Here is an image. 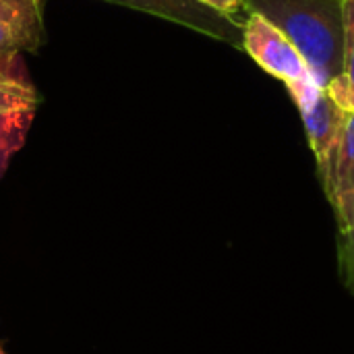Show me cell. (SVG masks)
Returning a JSON list of instances; mask_svg holds the SVG:
<instances>
[{"instance_id": "6da1fadb", "label": "cell", "mask_w": 354, "mask_h": 354, "mask_svg": "<svg viewBox=\"0 0 354 354\" xmlns=\"http://www.w3.org/2000/svg\"><path fill=\"white\" fill-rule=\"evenodd\" d=\"M243 12L274 23L303 54L322 87H330L344 66L342 0H245Z\"/></svg>"}, {"instance_id": "7a4b0ae2", "label": "cell", "mask_w": 354, "mask_h": 354, "mask_svg": "<svg viewBox=\"0 0 354 354\" xmlns=\"http://www.w3.org/2000/svg\"><path fill=\"white\" fill-rule=\"evenodd\" d=\"M292 102L297 104L303 124L307 129L309 145L317 162L319 178L326 174L342 127L348 112L332 97L328 87H322L315 77L286 85Z\"/></svg>"}, {"instance_id": "9c48e42d", "label": "cell", "mask_w": 354, "mask_h": 354, "mask_svg": "<svg viewBox=\"0 0 354 354\" xmlns=\"http://www.w3.org/2000/svg\"><path fill=\"white\" fill-rule=\"evenodd\" d=\"M338 272L346 290L354 297V224L346 230H338L336 239Z\"/></svg>"}, {"instance_id": "ba28073f", "label": "cell", "mask_w": 354, "mask_h": 354, "mask_svg": "<svg viewBox=\"0 0 354 354\" xmlns=\"http://www.w3.org/2000/svg\"><path fill=\"white\" fill-rule=\"evenodd\" d=\"M344 15V66L340 79H336L328 91L346 110H354V0H342Z\"/></svg>"}, {"instance_id": "3957f363", "label": "cell", "mask_w": 354, "mask_h": 354, "mask_svg": "<svg viewBox=\"0 0 354 354\" xmlns=\"http://www.w3.org/2000/svg\"><path fill=\"white\" fill-rule=\"evenodd\" d=\"M243 50L284 85L315 77L297 46L257 12H247V19L243 21Z\"/></svg>"}, {"instance_id": "5b68a950", "label": "cell", "mask_w": 354, "mask_h": 354, "mask_svg": "<svg viewBox=\"0 0 354 354\" xmlns=\"http://www.w3.org/2000/svg\"><path fill=\"white\" fill-rule=\"evenodd\" d=\"M334 209L338 230L354 224V110L348 112L326 174L319 178Z\"/></svg>"}, {"instance_id": "277c9868", "label": "cell", "mask_w": 354, "mask_h": 354, "mask_svg": "<svg viewBox=\"0 0 354 354\" xmlns=\"http://www.w3.org/2000/svg\"><path fill=\"white\" fill-rule=\"evenodd\" d=\"M135 8L187 29H193L201 35L228 44L232 48H243V21L218 12L197 0H104Z\"/></svg>"}, {"instance_id": "8992f818", "label": "cell", "mask_w": 354, "mask_h": 354, "mask_svg": "<svg viewBox=\"0 0 354 354\" xmlns=\"http://www.w3.org/2000/svg\"><path fill=\"white\" fill-rule=\"evenodd\" d=\"M46 0H0V56L37 52L46 39Z\"/></svg>"}, {"instance_id": "52a82bcc", "label": "cell", "mask_w": 354, "mask_h": 354, "mask_svg": "<svg viewBox=\"0 0 354 354\" xmlns=\"http://www.w3.org/2000/svg\"><path fill=\"white\" fill-rule=\"evenodd\" d=\"M37 102V91L19 56H0V120L10 114L33 112Z\"/></svg>"}, {"instance_id": "30bf717a", "label": "cell", "mask_w": 354, "mask_h": 354, "mask_svg": "<svg viewBox=\"0 0 354 354\" xmlns=\"http://www.w3.org/2000/svg\"><path fill=\"white\" fill-rule=\"evenodd\" d=\"M197 2H201L218 12H224L228 17H234V19L239 12H243V6H245V0H197Z\"/></svg>"}, {"instance_id": "8fae6325", "label": "cell", "mask_w": 354, "mask_h": 354, "mask_svg": "<svg viewBox=\"0 0 354 354\" xmlns=\"http://www.w3.org/2000/svg\"><path fill=\"white\" fill-rule=\"evenodd\" d=\"M0 354H4V353H2V348H0Z\"/></svg>"}]
</instances>
